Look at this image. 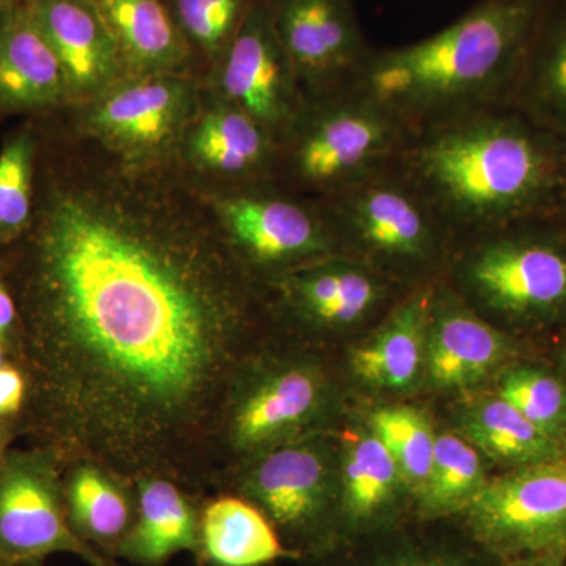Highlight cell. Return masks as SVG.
Masks as SVG:
<instances>
[{"mask_svg": "<svg viewBox=\"0 0 566 566\" xmlns=\"http://www.w3.org/2000/svg\"><path fill=\"white\" fill-rule=\"evenodd\" d=\"M455 520L497 560L566 557L565 455L488 480Z\"/></svg>", "mask_w": 566, "mask_h": 566, "instance_id": "11", "label": "cell"}, {"mask_svg": "<svg viewBox=\"0 0 566 566\" xmlns=\"http://www.w3.org/2000/svg\"><path fill=\"white\" fill-rule=\"evenodd\" d=\"M279 144L260 123L203 82L199 109L182 134L175 166L197 189L274 180Z\"/></svg>", "mask_w": 566, "mask_h": 566, "instance_id": "15", "label": "cell"}, {"mask_svg": "<svg viewBox=\"0 0 566 566\" xmlns=\"http://www.w3.org/2000/svg\"><path fill=\"white\" fill-rule=\"evenodd\" d=\"M486 482L485 465L474 446L461 434H436L430 475L416 501L417 520H453Z\"/></svg>", "mask_w": 566, "mask_h": 566, "instance_id": "29", "label": "cell"}, {"mask_svg": "<svg viewBox=\"0 0 566 566\" xmlns=\"http://www.w3.org/2000/svg\"><path fill=\"white\" fill-rule=\"evenodd\" d=\"M35 210L0 262L17 301L21 438L62 465L88 460L200 499L221 488L219 430L234 378L275 323L174 164L122 161L39 117Z\"/></svg>", "mask_w": 566, "mask_h": 566, "instance_id": "1", "label": "cell"}, {"mask_svg": "<svg viewBox=\"0 0 566 566\" xmlns=\"http://www.w3.org/2000/svg\"><path fill=\"white\" fill-rule=\"evenodd\" d=\"M564 360H565V368H566V348H565V356H564Z\"/></svg>", "mask_w": 566, "mask_h": 566, "instance_id": "41", "label": "cell"}, {"mask_svg": "<svg viewBox=\"0 0 566 566\" xmlns=\"http://www.w3.org/2000/svg\"><path fill=\"white\" fill-rule=\"evenodd\" d=\"M553 219L557 222V226L560 227L562 232L566 234V196Z\"/></svg>", "mask_w": 566, "mask_h": 566, "instance_id": "39", "label": "cell"}, {"mask_svg": "<svg viewBox=\"0 0 566 566\" xmlns=\"http://www.w3.org/2000/svg\"><path fill=\"white\" fill-rule=\"evenodd\" d=\"M338 475L342 543L405 520L408 488L389 450L370 428L346 436Z\"/></svg>", "mask_w": 566, "mask_h": 566, "instance_id": "21", "label": "cell"}, {"mask_svg": "<svg viewBox=\"0 0 566 566\" xmlns=\"http://www.w3.org/2000/svg\"><path fill=\"white\" fill-rule=\"evenodd\" d=\"M253 354L234 378L219 430L221 490L241 465L275 447L322 433L333 389L318 360Z\"/></svg>", "mask_w": 566, "mask_h": 566, "instance_id": "7", "label": "cell"}, {"mask_svg": "<svg viewBox=\"0 0 566 566\" xmlns=\"http://www.w3.org/2000/svg\"><path fill=\"white\" fill-rule=\"evenodd\" d=\"M203 82L251 115L277 144L307 103L268 0H253L240 32Z\"/></svg>", "mask_w": 566, "mask_h": 566, "instance_id": "14", "label": "cell"}, {"mask_svg": "<svg viewBox=\"0 0 566 566\" xmlns=\"http://www.w3.org/2000/svg\"><path fill=\"white\" fill-rule=\"evenodd\" d=\"M28 6L61 63L70 107L91 102L125 76L117 43L93 0H31Z\"/></svg>", "mask_w": 566, "mask_h": 566, "instance_id": "18", "label": "cell"}, {"mask_svg": "<svg viewBox=\"0 0 566 566\" xmlns=\"http://www.w3.org/2000/svg\"><path fill=\"white\" fill-rule=\"evenodd\" d=\"M21 438L20 424L14 419H0V461L7 455L13 441Z\"/></svg>", "mask_w": 566, "mask_h": 566, "instance_id": "36", "label": "cell"}, {"mask_svg": "<svg viewBox=\"0 0 566 566\" xmlns=\"http://www.w3.org/2000/svg\"><path fill=\"white\" fill-rule=\"evenodd\" d=\"M397 166L457 238L556 216L566 140L502 102L408 134Z\"/></svg>", "mask_w": 566, "mask_h": 566, "instance_id": "2", "label": "cell"}, {"mask_svg": "<svg viewBox=\"0 0 566 566\" xmlns=\"http://www.w3.org/2000/svg\"><path fill=\"white\" fill-rule=\"evenodd\" d=\"M0 566H7V565H3L2 562H0Z\"/></svg>", "mask_w": 566, "mask_h": 566, "instance_id": "42", "label": "cell"}, {"mask_svg": "<svg viewBox=\"0 0 566 566\" xmlns=\"http://www.w3.org/2000/svg\"><path fill=\"white\" fill-rule=\"evenodd\" d=\"M62 483L74 534L103 556L117 557L136 517L134 483L88 460L65 465Z\"/></svg>", "mask_w": 566, "mask_h": 566, "instance_id": "25", "label": "cell"}, {"mask_svg": "<svg viewBox=\"0 0 566 566\" xmlns=\"http://www.w3.org/2000/svg\"><path fill=\"white\" fill-rule=\"evenodd\" d=\"M9 360L7 357L6 346H3L2 340H0V367Z\"/></svg>", "mask_w": 566, "mask_h": 566, "instance_id": "40", "label": "cell"}, {"mask_svg": "<svg viewBox=\"0 0 566 566\" xmlns=\"http://www.w3.org/2000/svg\"><path fill=\"white\" fill-rule=\"evenodd\" d=\"M28 397L24 371L7 360L0 367V419H20Z\"/></svg>", "mask_w": 566, "mask_h": 566, "instance_id": "35", "label": "cell"}, {"mask_svg": "<svg viewBox=\"0 0 566 566\" xmlns=\"http://www.w3.org/2000/svg\"><path fill=\"white\" fill-rule=\"evenodd\" d=\"M134 486L136 517L117 557L136 566H164L177 554H196L202 501L167 476H140Z\"/></svg>", "mask_w": 566, "mask_h": 566, "instance_id": "23", "label": "cell"}, {"mask_svg": "<svg viewBox=\"0 0 566 566\" xmlns=\"http://www.w3.org/2000/svg\"><path fill=\"white\" fill-rule=\"evenodd\" d=\"M21 323L17 301L7 281L6 271L0 262V340L6 346L10 363H17L20 353Z\"/></svg>", "mask_w": 566, "mask_h": 566, "instance_id": "34", "label": "cell"}, {"mask_svg": "<svg viewBox=\"0 0 566 566\" xmlns=\"http://www.w3.org/2000/svg\"><path fill=\"white\" fill-rule=\"evenodd\" d=\"M543 0H482L441 32L371 51L357 85L409 132L506 102Z\"/></svg>", "mask_w": 566, "mask_h": 566, "instance_id": "3", "label": "cell"}, {"mask_svg": "<svg viewBox=\"0 0 566 566\" xmlns=\"http://www.w3.org/2000/svg\"><path fill=\"white\" fill-rule=\"evenodd\" d=\"M117 43L125 76L193 74L199 62L167 0H93Z\"/></svg>", "mask_w": 566, "mask_h": 566, "instance_id": "22", "label": "cell"}, {"mask_svg": "<svg viewBox=\"0 0 566 566\" xmlns=\"http://www.w3.org/2000/svg\"><path fill=\"white\" fill-rule=\"evenodd\" d=\"M409 129L359 85L307 98L279 142L274 181L319 200L397 163Z\"/></svg>", "mask_w": 566, "mask_h": 566, "instance_id": "5", "label": "cell"}, {"mask_svg": "<svg viewBox=\"0 0 566 566\" xmlns=\"http://www.w3.org/2000/svg\"><path fill=\"white\" fill-rule=\"evenodd\" d=\"M266 286L275 323L305 334L349 333L412 290L346 255L297 268Z\"/></svg>", "mask_w": 566, "mask_h": 566, "instance_id": "13", "label": "cell"}, {"mask_svg": "<svg viewBox=\"0 0 566 566\" xmlns=\"http://www.w3.org/2000/svg\"><path fill=\"white\" fill-rule=\"evenodd\" d=\"M464 531V528H463ZM319 566H499L465 531L457 542L403 534V521L345 539Z\"/></svg>", "mask_w": 566, "mask_h": 566, "instance_id": "27", "label": "cell"}, {"mask_svg": "<svg viewBox=\"0 0 566 566\" xmlns=\"http://www.w3.org/2000/svg\"><path fill=\"white\" fill-rule=\"evenodd\" d=\"M39 155L36 118H25L0 145V249L17 243L31 227Z\"/></svg>", "mask_w": 566, "mask_h": 566, "instance_id": "30", "label": "cell"}, {"mask_svg": "<svg viewBox=\"0 0 566 566\" xmlns=\"http://www.w3.org/2000/svg\"><path fill=\"white\" fill-rule=\"evenodd\" d=\"M230 248L260 282L340 255L316 200L286 191L274 180L227 189H199Z\"/></svg>", "mask_w": 566, "mask_h": 566, "instance_id": "10", "label": "cell"}, {"mask_svg": "<svg viewBox=\"0 0 566 566\" xmlns=\"http://www.w3.org/2000/svg\"><path fill=\"white\" fill-rule=\"evenodd\" d=\"M460 428L469 444L512 469L564 457L560 441L528 422L499 395L469 406L461 415Z\"/></svg>", "mask_w": 566, "mask_h": 566, "instance_id": "28", "label": "cell"}, {"mask_svg": "<svg viewBox=\"0 0 566 566\" xmlns=\"http://www.w3.org/2000/svg\"><path fill=\"white\" fill-rule=\"evenodd\" d=\"M31 0H0V17L14 9L28 6Z\"/></svg>", "mask_w": 566, "mask_h": 566, "instance_id": "38", "label": "cell"}, {"mask_svg": "<svg viewBox=\"0 0 566 566\" xmlns=\"http://www.w3.org/2000/svg\"><path fill=\"white\" fill-rule=\"evenodd\" d=\"M368 427L389 450L416 504L433 463L436 433L430 420L419 409L390 406L376 409Z\"/></svg>", "mask_w": 566, "mask_h": 566, "instance_id": "31", "label": "cell"}, {"mask_svg": "<svg viewBox=\"0 0 566 566\" xmlns=\"http://www.w3.org/2000/svg\"><path fill=\"white\" fill-rule=\"evenodd\" d=\"M307 98L352 87L371 50L352 0H268Z\"/></svg>", "mask_w": 566, "mask_h": 566, "instance_id": "16", "label": "cell"}, {"mask_svg": "<svg viewBox=\"0 0 566 566\" xmlns=\"http://www.w3.org/2000/svg\"><path fill=\"white\" fill-rule=\"evenodd\" d=\"M203 80L193 74L123 76L91 102L62 111L85 139L136 166L174 164L199 109Z\"/></svg>", "mask_w": 566, "mask_h": 566, "instance_id": "9", "label": "cell"}, {"mask_svg": "<svg viewBox=\"0 0 566 566\" xmlns=\"http://www.w3.org/2000/svg\"><path fill=\"white\" fill-rule=\"evenodd\" d=\"M71 106L65 74L29 6L0 17V120L39 118Z\"/></svg>", "mask_w": 566, "mask_h": 566, "instance_id": "19", "label": "cell"}, {"mask_svg": "<svg viewBox=\"0 0 566 566\" xmlns=\"http://www.w3.org/2000/svg\"><path fill=\"white\" fill-rule=\"evenodd\" d=\"M226 488L259 506L297 558L318 560L344 538L338 463L322 433L256 457Z\"/></svg>", "mask_w": 566, "mask_h": 566, "instance_id": "8", "label": "cell"}, {"mask_svg": "<svg viewBox=\"0 0 566 566\" xmlns=\"http://www.w3.org/2000/svg\"><path fill=\"white\" fill-rule=\"evenodd\" d=\"M316 202L340 255L408 289L444 273L455 234L397 163Z\"/></svg>", "mask_w": 566, "mask_h": 566, "instance_id": "4", "label": "cell"}, {"mask_svg": "<svg viewBox=\"0 0 566 566\" xmlns=\"http://www.w3.org/2000/svg\"><path fill=\"white\" fill-rule=\"evenodd\" d=\"M54 554L115 566L71 528L57 458L43 447L10 449L0 461V562L44 566Z\"/></svg>", "mask_w": 566, "mask_h": 566, "instance_id": "12", "label": "cell"}, {"mask_svg": "<svg viewBox=\"0 0 566 566\" xmlns=\"http://www.w3.org/2000/svg\"><path fill=\"white\" fill-rule=\"evenodd\" d=\"M515 352L512 337L442 279L436 281L428 326L424 374L439 389H468L493 375Z\"/></svg>", "mask_w": 566, "mask_h": 566, "instance_id": "17", "label": "cell"}, {"mask_svg": "<svg viewBox=\"0 0 566 566\" xmlns=\"http://www.w3.org/2000/svg\"><path fill=\"white\" fill-rule=\"evenodd\" d=\"M203 80L229 50L253 0H167Z\"/></svg>", "mask_w": 566, "mask_h": 566, "instance_id": "32", "label": "cell"}, {"mask_svg": "<svg viewBox=\"0 0 566 566\" xmlns=\"http://www.w3.org/2000/svg\"><path fill=\"white\" fill-rule=\"evenodd\" d=\"M434 283L412 289L354 346L349 365L365 385L401 392L422 376Z\"/></svg>", "mask_w": 566, "mask_h": 566, "instance_id": "20", "label": "cell"}, {"mask_svg": "<svg viewBox=\"0 0 566 566\" xmlns=\"http://www.w3.org/2000/svg\"><path fill=\"white\" fill-rule=\"evenodd\" d=\"M497 395L551 438H564L566 386L556 376L536 368H513L502 376Z\"/></svg>", "mask_w": 566, "mask_h": 566, "instance_id": "33", "label": "cell"}, {"mask_svg": "<svg viewBox=\"0 0 566 566\" xmlns=\"http://www.w3.org/2000/svg\"><path fill=\"white\" fill-rule=\"evenodd\" d=\"M506 103L566 140V0H543Z\"/></svg>", "mask_w": 566, "mask_h": 566, "instance_id": "24", "label": "cell"}, {"mask_svg": "<svg viewBox=\"0 0 566 566\" xmlns=\"http://www.w3.org/2000/svg\"><path fill=\"white\" fill-rule=\"evenodd\" d=\"M446 274L482 316L512 324L566 319V234L553 218L457 238Z\"/></svg>", "mask_w": 566, "mask_h": 566, "instance_id": "6", "label": "cell"}, {"mask_svg": "<svg viewBox=\"0 0 566 566\" xmlns=\"http://www.w3.org/2000/svg\"><path fill=\"white\" fill-rule=\"evenodd\" d=\"M196 556L207 566H266L297 558L262 510L234 493L214 495L200 505Z\"/></svg>", "mask_w": 566, "mask_h": 566, "instance_id": "26", "label": "cell"}, {"mask_svg": "<svg viewBox=\"0 0 566 566\" xmlns=\"http://www.w3.org/2000/svg\"><path fill=\"white\" fill-rule=\"evenodd\" d=\"M499 566H566V557L560 556H531L512 558L502 562Z\"/></svg>", "mask_w": 566, "mask_h": 566, "instance_id": "37", "label": "cell"}]
</instances>
